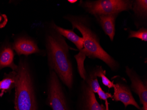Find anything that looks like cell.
Masks as SVG:
<instances>
[{
    "instance_id": "cell-16",
    "label": "cell",
    "mask_w": 147,
    "mask_h": 110,
    "mask_svg": "<svg viewBox=\"0 0 147 110\" xmlns=\"http://www.w3.org/2000/svg\"><path fill=\"white\" fill-rule=\"evenodd\" d=\"M83 81H85L86 83L90 86L94 93H97L98 89L100 86L99 84L97 77L94 75L92 72H90L88 74L87 72L86 78Z\"/></svg>"
},
{
    "instance_id": "cell-8",
    "label": "cell",
    "mask_w": 147,
    "mask_h": 110,
    "mask_svg": "<svg viewBox=\"0 0 147 110\" xmlns=\"http://www.w3.org/2000/svg\"><path fill=\"white\" fill-rule=\"evenodd\" d=\"M81 92L83 110H106L103 104L98 102L95 93L84 81H82Z\"/></svg>"
},
{
    "instance_id": "cell-15",
    "label": "cell",
    "mask_w": 147,
    "mask_h": 110,
    "mask_svg": "<svg viewBox=\"0 0 147 110\" xmlns=\"http://www.w3.org/2000/svg\"><path fill=\"white\" fill-rule=\"evenodd\" d=\"M92 73L96 76L99 77L100 78L102 81L103 85L107 87L108 88H113L114 83V81H111L106 76V72L103 69L102 67L100 66H96L92 71Z\"/></svg>"
},
{
    "instance_id": "cell-1",
    "label": "cell",
    "mask_w": 147,
    "mask_h": 110,
    "mask_svg": "<svg viewBox=\"0 0 147 110\" xmlns=\"http://www.w3.org/2000/svg\"><path fill=\"white\" fill-rule=\"evenodd\" d=\"M63 18L71 24L72 30L77 29L81 33L84 40L83 49L75 56L78 71L81 72L85 69L84 62L86 57L102 60L112 71H116L119 68V63L100 45V38L93 29L91 20L89 16L68 14L64 16Z\"/></svg>"
},
{
    "instance_id": "cell-2",
    "label": "cell",
    "mask_w": 147,
    "mask_h": 110,
    "mask_svg": "<svg viewBox=\"0 0 147 110\" xmlns=\"http://www.w3.org/2000/svg\"><path fill=\"white\" fill-rule=\"evenodd\" d=\"M46 52L50 71L55 72L60 80L69 88H72L74 72L70 59V48L65 38L50 25L45 36Z\"/></svg>"
},
{
    "instance_id": "cell-6",
    "label": "cell",
    "mask_w": 147,
    "mask_h": 110,
    "mask_svg": "<svg viewBox=\"0 0 147 110\" xmlns=\"http://www.w3.org/2000/svg\"><path fill=\"white\" fill-rule=\"evenodd\" d=\"M125 73L131 82L130 89L138 96L143 107H147V82L143 81L133 68L125 67Z\"/></svg>"
},
{
    "instance_id": "cell-14",
    "label": "cell",
    "mask_w": 147,
    "mask_h": 110,
    "mask_svg": "<svg viewBox=\"0 0 147 110\" xmlns=\"http://www.w3.org/2000/svg\"><path fill=\"white\" fill-rule=\"evenodd\" d=\"M16 75V72H12L2 81H0V90H1V96H2L4 92L9 90L13 87H15Z\"/></svg>"
},
{
    "instance_id": "cell-3",
    "label": "cell",
    "mask_w": 147,
    "mask_h": 110,
    "mask_svg": "<svg viewBox=\"0 0 147 110\" xmlns=\"http://www.w3.org/2000/svg\"><path fill=\"white\" fill-rule=\"evenodd\" d=\"M15 78V110H38L32 73L28 61L20 60Z\"/></svg>"
},
{
    "instance_id": "cell-13",
    "label": "cell",
    "mask_w": 147,
    "mask_h": 110,
    "mask_svg": "<svg viewBox=\"0 0 147 110\" xmlns=\"http://www.w3.org/2000/svg\"><path fill=\"white\" fill-rule=\"evenodd\" d=\"M14 55L13 50L10 47L4 48L0 53V69L5 67H10L13 70L16 71L18 66L14 63Z\"/></svg>"
},
{
    "instance_id": "cell-4",
    "label": "cell",
    "mask_w": 147,
    "mask_h": 110,
    "mask_svg": "<svg viewBox=\"0 0 147 110\" xmlns=\"http://www.w3.org/2000/svg\"><path fill=\"white\" fill-rule=\"evenodd\" d=\"M132 0L80 1L78 5L86 12L94 16L120 13L132 9Z\"/></svg>"
},
{
    "instance_id": "cell-11",
    "label": "cell",
    "mask_w": 147,
    "mask_h": 110,
    "mask_svg": "<svg viewBox=\"0 0 147 110\" xmlns=\"http://www.w3.org/2000/svg\"><path fill=\"white\" fill-rule=\"evenodd\" d=\"M134 16V24L137 28L141 26L147 25V0H134L133 1L132 9Z\"/></svg>"
},
{
    "instance_id": "cell-19",
    "label": "cell",
    "mask_w": 147,
    "mask_h": 110,
    "mask_svg": "<svg viewBox=\"0 0 147 110\" xmlns=\"http://www.w3.org/2000/svg\"><path fill=\"white\" fill-rule=\"evenodd\" d=\"M8 21L7 18L5 15H0V28L4 27Z\"/></svg>"
},
{
    "instance_id": "cell-7",
    "label": "cell",
    "mask_w": 147,
    "mask_h": 110,
    "mask_svg": "<svg viewBox=\"0 0 147 110\" xmlns=\"http://www.w3.org/2000/svg\"><path fill=\"white\" fill-rule=\"evenodd\" d=\"M113 88L114 94L112 96L113 100L121 102L125 107L129 105H132L141 110V108L133 97L130 88L127 85L122 82H118L116 84L114 83Z\"/></svg>"
},
{
    "instance_id": "cell-18",
    "label": "cell",
    "mask_w": 147,
    "mask_h": 110,
    "mask_svg": "<svg viewBox=\"0 0 147 110\" xmlns=\"http://www.w3.org/2000/svg\"><path fill=\"white\" fill-rule=\"evenodd\" d=\"M97 93L99 96V98L105 102L106 105V110H109V104L108 103V100L109 98H112V94L110 92H105L104 91L101 87L99 88Z\"/></svg>"
},
{
    "instance_id": "cell-20",
    "label": "cell",
    "mask_w": 147,
    "mask_h": 110,
    "mask_svg": "<svg viewBox=\"0 0 147 110\" xmlns=\"http://www.w3.org/2000/svg\"><path fill=\"white\" fill-rule=\"evenodd\" d=\"M67 1L70 2V3H72V4H73V3H76V2L77 1V0H75H75H68Z\"/></svg>"
},
{
    "instance_id": "cell-10",
    "label": "cell",
    "mask_w": 147,
    "mask_h": 110,
    "mask_svg": "<svg viewBox=\"0 0 147 110\" xmlns=\"http://www.w3.org/2000/svg\"><path fill=\"white\" fill-rule=\"evenodd\" d=\"M13 49L19 55L28 56L41 52L34 40L26 38H20L16 40L14 44Z\"/></svg>"
},
{
    "instance_id": "cell-9",
    "label": "cell",
    "mask_w": 147,
    "mask_h": 110,
    "mask_svg": "<svg viewBox=\"0 0 147 110\" xmlns=\"http://www.w3.org/2000/svg\"><path fill=\"white\" fill-rule=\"evenodd\" d=\"M119 15V13H115L94 16L97 23L111 42H113L115 36V22Z\"/></svg>"
},
{
    "instance_id": "cell-17",
    "label": "cell",
    "mask_w": 147,
    "mask_h": 110,
    "mask_svg": "<svg viewBox=\"0 0 147 110\" xmlns=\"http://www.w3.org/2000/svg\"><path fill=\"white\" fill-rule=\"evenodd\" d=\"M128 39L136 38L144 42H147V28L144 26L140 28L137 31L129 30L128 31Z\"/></svg>"
},
{
    "instance_id": "cell-12",
    "label": "cell",
    "mask_w": 147,
    "mask_h": 110,
    "mask_svg": "<svg viewBox=\"0 0 147 110\" xmlns=\"http://www.w3.org/2000/svg\"><path fill=\"white\" fill-rule=\"evenodd\" d=\"M53 28L58 32L64 38H67L76 45L79 51L83 49V40L82 37L78 36L74 31L73 30L67 29L57 25L54 22L50 23Z\"/></svg>"
},
{
    "instance_id": "cell-5",
    "label": "cell",
    "mask_w": 147,
    "mask_h": 110,
    "mask_svg": "<svg viewBox=\"0 0 147 110\" xmlns=\"http://www.w3.org/2000/svg\"><path fill=\"white\" fill-rule=\"evenodd\" d=\"M47 104L53 110H69L60 79L53 71L49 77Z\"/></svg>"
}]
</instances>
